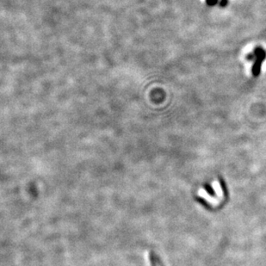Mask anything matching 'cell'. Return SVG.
<instances>
[{
  "mask_svg": "<svg viewBox=\"0 0 266 266\" xmlns=\"http://www.w3.org/2000/svg\"><path fill=\"white\" fill-rule=\"evenodd\" d=\"M253 54H255L256 59H255V62L252 66V75L254 77H258L259 73L261 72V65L263 64L264 60L266 58V52L260 47H258L254 49Z\"/></svg>",
  "mask_w": 266,
  "mask_h": 266,
  "instance_id": "6da1fadb",
  "label": "cell"
},
{
  "mask_svg": "<svg viewBox=\"0 0 266 266\" xmlns=\"http://www.w3.org/2000/svg\"><path fill=\"white\" fill-rule=\"evenodd\" d=\"M206 3L210 6H213V5H215L217 4L218 0H206Z\"/></svg>",
  "mask_w": 266,
  "mask_h": 266,
  "instance_id": "7a4b0ae2",
  "label": "cell"
},
{
  "mask_svg": "<svg viewBox=\"0 0 266 266\" xmlns=\"http://www.w3.org/2000/svg\"><path fill=\"white\" fill-rule=\"evenodd\" d=\"M227 2H228V0H221V2H220V4H221L222 6H225L226 4H227Z\"/></svg>",
  "mask_w": 266,
  "mask_h": 266,
  "instance_id": "3957f363",
  "label": "cell"
}]
</instances>
